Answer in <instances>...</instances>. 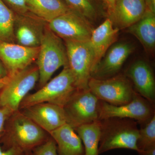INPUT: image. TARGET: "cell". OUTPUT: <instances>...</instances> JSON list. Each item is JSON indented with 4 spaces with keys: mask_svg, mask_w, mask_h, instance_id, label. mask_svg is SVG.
I'll return each mask as SVG.
<instances>
[{
    "mask_svg": "<svg viewBox=\"0 0 155 155\" xmlns=\"http://www.w3.org/2000/svg\"><path fill=\"white\" fill-rule=\"evenodd\" d=\"M88 85L90 90L99 100L115 106L130 102L135 91L130 79L121 73L107 79L91 77Z\"/></svg>",
    "mask_w": 155,
    "mask_h": 155,
    "instance_id": "6",
    "label": "cell"
},
{
    "mask_svg": "<svg viewBox=\"0 0 155 155\" xmlns=\"http://www.w3.org/2000/svg\"><path fill=\"white\" fill-rule=\"evenodd\" d=\"M69 8L75 11L91 22L98 17L99 11L95 0H63Z\"/></svg>",
    "mask_w": 155,
    "mask_h": 155,
    "instance_id": "23",
    "label": "cell"
},
{
    "mask_svg": "<svg viewBox=\"0 0 155 155\" xmlns=\"http://www.w3.org/2000/svg\"><path fill=\"white\" fill-rule=\"evenodd\" d=\"M147 11L155 14V0H143Z\"/></svg>",
    "mask_w": 155,
    "mask_h": 155,
    "instance_id": "30",
    "label": "cell"
},
{
    "mask_svg": "<svg viewBox=\"0 0 155 155\" xmlns=\"http://www.w3.org/2000/svg\"><path fill=\"white\" fill-rule=\"evenodd\" d=\"M119 30L107 18L93 31L88 42L93 58V69L111 46L116 43Z\"/></svg>",
    "mask_w": 155,
    "mask_h": 155,
    "instance_id": "17",
    "label": "cell"
},
{
    "mask_svg": "<svg viewBox=\"0 0 155 155\" xmlns=\"http://www.w3.org/2000/svg\"><path fill=\"white\" fill-rule=\"evenodd\" d=\"M40 87L44 86L57 70L68 67L67 49L63 40L48 26L45 29L36 61Z\"/></svg>",
    "mask_w": 155,
    "mask_h": 155,
    "instance_id": "3",
    "label": "cell"
},
{
    "mask_svg": "<svg viewBox=\"0 0 155 155\" xmlns=\"http://www.w3.org/2000/svg\"><path fill=\"white\" fill-rule=\"evenodd\" d=\"M13 113L8 108L0 106V138L4 133L6 122Z\"/></svg>",
    "mask_w": 155,
    "mask_h": 155,
    "instance_id": "27",
    "label": "cell"
},
{
    "mask_svg": "<svg viewBox=\"0 0 155 155\" xmlns=\"http://www.w3.org/2000/svg\"><path fill=\"white\" fill-rule=\"evenodd\" d=\"M137 145L138 152L155 146V116L139 130Z\"/></svg>",
    "mask_w": 155,
    "mask_h": 155,
    "instance_id": "24",
    "label": "cell"
},
{
    "mask_svg": "<svg viewBox=\"0 0 155 155\" xmlns=\"http://www.w3.org/2000/svg\"><path fill=\"white\" fill-rule=\"evenodd\" d=\"M25 155H31V151L25 153Z\"/></svg>",
    "mask_w": 155,
    "mask_h": 155,
    "instance_id": "34",
    "label": "cell"
},
{
    "mask_svg": "<svg viewBox=\"0 0 155 155\" xmlns=\"http://www.w3.org/2000/svg\"><path fill=\"white\" fill-rule=\"evenodd\" d=\"M15 14H22L29 12L25 0H2Z\"/></svg>",
    "mask_w": 155,
    "mask_h": 155,
    "instance_id": "26",
    "label": "cell"
},
{
    "mask_svg": "<svg viewBox=\"0 0 155 155\" xmlns=\"http://www.w3.org/2000/svg\"><path fill=\"white\" fill-rule=\"evenodd\" d=\"M75 80L68 67L35 92L28 95L19 107L22 110L40 103H48L64 107L77 90Z\"/></svg>",
    "mask_w": 155,
    "mask_h": 155,
    "instance_id": "4",
    "label": "cell"
},
{
    "mask_svg": "<svg viewBox=\"0 0 155 155\" xmlns=\"http://www.w3.org/2000/svg\"><path fill=\"white\" fill-rule=\"evenodd\" d=\"M31 155H58L55 142L51 137L31 151Z\"/></svg>",
    "mask_w": 155,
    "mask_h": 155,
    "instance_id": "25",
    "label": "cell"
},
{
    "mask_svg": "<svg viewBox=\"0 0 155 155\" xmlns=\"http://www.w3.org/2000/svg\"><path fill=\"white\" fill-rule=\"evenodd\" d=\"M39 51V47H27L15 43L0 41V61L8 76H12L35 62Z\"/></svg>",
    "mask_w": 155,
    "mask_h": 155,
    "instance_id": "12",
    "label": "cell"
},
{
    "mask_svg": "<svg viewBox=\"0 0 155 155\" xmlns=\"http://www.w3.org/2000/svg\"><path fill=\"white\" fill-rule=\"evenodd\" d=\"M102 3L106 7L107 11L108 14L112 11L116 5L117 0H95Z\"/></svg>",
    "mask_w": 155,
    "mask_h": 155,
    "instance_id": "29",
    "label": "cell"
},
{
    "mask_svg": "<svg viewBox=\"0 0 155 155\" xmlns=\"http://www.w3.org/2000/svg\"><path fill=\"white\" fill-rule=\"evenodd\" d=\"M9 77L8 82L0 90V106L14 113L19 110L22 101L38 81V70L36 65H31Z\"/></svg>",
    "mask_w": 155,
    "mask_h": 155,
    "instance_id": "5",
    "label": "cell"
},
{
    "mask_svg": "<svg viewBox=\"0 0 155 155\" xmlns=\"http://www.w3.org/2000/svg\"><path fill=\"white\" fill-rule=\"evenodd\" d=\"M28 11L47 23L70 9L63 0H25Z\"/></svg>",
    "mask_w": 155,
    "mask_h": 155,
    "instance_id": "20",
    "label": "cell"
},
{
    "mask_svg": "<svg viewBox=\"0 0 155 155\" xmlns=\"http://www.w3.org/2000/svg\"><path fill=\"white\" fill-rule=\"evenodd\" d=\"M8 76V72L2 61H0V78H3Z\"/></svg>",
    "mask_w": 155,
    "mask_h": 155,
    "instance_id": "32",
    "label": "cell"
},
{
    "mask_svg": "<svg viewBox=\"0 0 155 155\" xmlns=\"http://www.w3.org/2000/svg\"><path fill=\"white\" fill-rule=\"evenodd\" d=\"M15 14L0 0V41L15 43L14 26Z\"/></svg>",
    "mask_w": 155,
    "mask_h": 155,
    "instance_id": "22",
    "label": "cell"
},
{
    "mask_svg": "<svg viewBox=\"0 0 155 155\" xmlns=\"http://www.w3.org/2000/svg\"><path fill=\"white\" fill-rule=\"evenodd\" d=\"M147 10L143 0H117L108 18L114 27L125 29L137 22Z\"/></svg>",
    "mask_w": 155,
    "mask_h": 155,
    "instance_id": "16",
    "label": "cell"
},
{
    "mask_svg": "<svg viewBox=\"0 0 155 155\" xmlns=\"http://www.w3.org/2000/svg\"><path fill=\"white\" fill-rule=\"evenodd\" d=\"M48 25L64 41H88L94 29L91 22L71 9L53 19Z\"/></svg>",
    "mask_w": 155,
    "mask_h": 155,
    "instance_id": "10",
    "label": "cell"
},
{
    "mask_svg": "<svg viewBox=\"0 0 155 155\" xmlns=\"http://www.w3.org/2000/svg\"><path fill=\"white\" fill-rule=\"evenodd\" d=\"M134 48L133 45L127 42L114 44L95 67L92 72L91 77L104 79L118 75L125 61Z\"/></svg>",
    "mask_w": 155,
    "mask_h": 155,
    "instance_id": "13",
    "label": "cell"
},
{
    "mask_svg": "<svg viewBox=\"0 0 155 155\" xmlns=\"http://www.w3.org/2000/svg\"><path fill=\"white\" fill-rule=\"evenodd\" d=\"M141 43L147 51L152 53L155 48V14L148 11L137 22L127 28Z\"/></svg>",
    "mask_w": 155,
    "mask_h": 155,
    "instance_id": "19",
    "label": "cell"
},
{
    "mask_svg": "<svg viewBox=\"0 0 155 155\" xmlns=\"http://www.w3.org/2000/svg\"><path fill=\"white\" fill-rule=\"evenodd\" d=\"M26 153L17 147H11L4 150L0 146V155H25Z\"/></svg>",
    "mask_w": 155,
    "mask_h": 155,
    "instance_id": "28",
    "label": "cell"
},
{
    "mask_svg": "<svg viewBox=\"0 0 155 155\" xmlns=\"http://www.w3.org/2000/svg\"><path fill=\"white\" fill-rule=\"evenodd\" d=\"M75 130L83 143L84 155H99L98 148L101 136L100 120L81 125Z\"/></svg>",
    "mask_w": 155,
    "mask_h": 155,
    "instance_id": "21",
    "label": "cell"
},
{
    "mask_svg": "<svg viewBox=\"0 0 155 155\" xmlns=\"http://www.w3.org/2000/svg\"><path fill=\"white\" fill-rule=\"evenodd\" d=\"M99 101L89 89L75 91L63 107L67 123L75 129L98 121Z\"/></svg>",
    "mask_w": 155,
    "mask_h": 155,
    "instance_id": "7",
    "label": "cell"
},
{
    "mask_svg": "<svg viewBox=\"0 0 155 155\" xmlns=\"http://www.w3.org/2000/svg\"><path fill=\"white\" fill-rule=\"evenodd\" d=\"M155 105L136 91L131 101L122 105H113L100 100L99 119L127 118L135 120L143 127L155 116Z\"/></svg>",
    "mask_w": 155,
    "mask_h": 155,
    "instance_id": "8",
    "label": "cell"
},
{
    "mask_svg": "<svg viewBox=\"0 0 155 155\" xmlns=\"http://www.w3.org/2000/svg\"><path fill=\"white\" fill-rule=\"evenodd\" d=\"M133 84L137 93L155 104V79L149 64L138 60L131 64L124 73Z\"/></svg>",
    "mask_w": 155,
    "mask_h": 155,
    "instance_id": "15",
    "label": "cell"
},
{
    "mask_svg": "<svg viewBox=\"0 0 155 155\" xmlns=\"http://www.w3.org/2000/svg\"><path fill=\"white\" fill-rule=\"evenodd\" d=\"M88 41H64L68 67L74 78L77 90L89 89V81L93 69V58Z\"/></svg>",
    "mask_w": 155,
    "mask_h": 155,
    "instance_id": "9",
    "label": "cell"
},
{
    "mask_svg": "<svg viewBox=\"0 0 155 155\" xmlns=\"http://www.w3.org/2000/svg\"><path fill=\"white\" fill-rule=\"evenodd\" d=\"M48 134L19 110L7 120L0 144L4 150L14 147L28 152L46 141L49 138Z\"/></svg>",
    "mask_w": 155,
    "mask_h": 155,
    "instance_id": "1",
    "label": "cell"
},
{
    "mask_svg": "<svg viewBox=\"0 0 155 155\" xmlns=\"http://www.w3.org/2000/svg\"><path fill=\"white\" fill-rule=\"evenodd\" d=\"M9 78H10V77L9 76H8L5 78H0V90H1L6 85V84L8 81Z\"/></svg>",
    "mask_w": 155,
    "mask_h": 155,
    "instance_id": "33",
    "label": "cell"
},
{
    "mask_svg": "<svg viewBox=\"0 0 155 155\" xmlns=\"http://www.w3.org/2000/svg\"><path fill=\"white\" fill-rule=\"evenodd\" d=\"M49 134L55 142L58 155H84V147L75 129L66 123Z\"/></svg>",
    "mask_w": 155,
    "mask_h": 155,
    "instance_id": "18",
    "label": "cell"
},
{
    "mask_svg": "<svg viewBox=\"0 0 155 155\" xmlns=\"http://www.w3.org/2000/svg\"><path fill=\"white\" fill-rule=\"evenodd\" d=\"M139 155H155V146L138 152Z\"/></svg>",
    "mask_w": 155,
    "mask_h": 155,
    "instance_id": "31",
    "label": "cell"
},
{
    "mask_svg": "<svg viewBox=\"0 0 155 155\" xmlns=\"http://www.w3.org/2000/svg\"><path fill=\"white\" fill-rule=\"evenodd\" d=\"M48 23L30 12L15 14L14 32L15 43L30 48L39 47Z\"/></svg>",
    "mask_w": 155,
    "mask_h": 155,
    "instance_id": "11",
    "label": "cell"
},
{
    "mask_svg": "<svg viewBox=\"0 0 155 155\" xmlns=\"http://www.w3.org/2000/svg\"><path fill=\"white\" fill-rule=\"evenodd\" d=\"M22 110L24 115L48 134L67 123L64 108L57 105L40 103Z\"/></svg>",
    "mask_w": 155,
    "mask_h": 155,
    "instance_id": "14",
    "label": "cell"
},
{
    "mask_svg": "<svg viewBox=\"0 0 155 155\" xmlns=\"http://www.w3.org/2000/svg\"><path fill=\"white\" fill-rule=\"evenodd\" d=\"M101 128L99 154L117 149H127L138 152V123L127 118H109L99 120Z\"/></svg>",
    "mask_w": 155,
    "mask_h": 155,
    "instance_id": "2",
    "label": "cell"
}]
</instances>
